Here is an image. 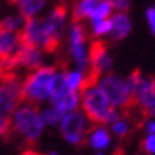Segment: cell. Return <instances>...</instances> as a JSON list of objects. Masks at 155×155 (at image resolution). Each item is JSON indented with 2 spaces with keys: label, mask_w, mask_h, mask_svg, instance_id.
<instances>
[{
  "label": "cell",
  "mask_w": 155,
  "mask_h": 155,
  "mask_svg": "<svg viewBox=\"0 0 155 155\" xmlns=\"http://www.w3.org/2000/svg\"><path fill=\"white\" fill-rule=\"evenodd\" d=\"M111 132H112L114 136L119 137V139H123L130 132V122L126 119L125 116H119L115 122L111 123Z\"/></svg>",
  "instance_id": "21"
},
{
  "label": "cell",
  "mask_w": 155,
  "mask_h": 155,
  "mask_svg": "<svg viewBox=\"0 0 155 155\" xmlns=\"http://www.w3.org/2000/svg\"><path fill=\"white\" fill-rule=\"evenodd\" d=\"M11 130V120H10L8 115L0 114V137L8 134V132Z\"/></svg>",
  "instance_id": "25"
},
{
  "label": "cell",
  "mask_w": 155,
  "mask_h": 155,
  "mask_svg": "<svg viewBox=\"0 0 155 155\" xmlns=\"http://www.w3.org/2000/svg\"><path fill=\"white\" fill-rule=\"evenodd\" d=\"M26 19L22 15H11L0 19V31L7 32H21Z\"/></svg>",
  "instance_id": "18"
},
{
  "label": "cell",
  "mask_w": 155,
  "mask_h": 155,
  "mask_svg": "<svg viewBox=\"0 0 155 155\" xmlns=\"http://www.w3.org/2000/svg\"><path fill=\"white\" fill-rule=\"evenodd\" d=\"M65 83L67 87L72 91H78L81 93L87 84H90V78L89 74L81 69H72V71H67V76H65Z\"/></svg>",
  "instance_id": "15"
},
{
  "label": "cell",
  "mask_w": 155,
  "mask_h": 155,
  "mask_svg": "<svg viewBox=\"0 0 155 155\" xmlns=\"http://www.w3.org/2000/svg\"><path fill=\"white\" fill-rule=\"evenodd\" d=\"M7 2H8L10 4H18L21 0H7Z\"/></svg>",
  "instance_id": "29"
},
{
  "label": "cell",
  "mask_w": 155,
  "mask_h": 155,
  "mask_svg": "<svg viewBox=\"0 0 155 155\" xmlns=\"http://www.w3.org/2000/svg\"><path fill=\"white\" fill-rule=\"evenodd\" d=\"M81 110L94 125H111L120 115V111L114 108L97 83H90L81 91Z\"/></svg>",
  "instance_id": "1"
},
{
  "label": "cell",
  "mask_w": 155,
  "mask_h": 155,
  "mask_svg": "<svg viewBox=\"0 0 155 155\" xmlns=\"http://www.w3.org/2000/svg\"><path fill=\"white\" fill-rule=\"evenodd\" d=\"M10 120L11 129L29 144L38 141L46 130L40 108L28 101H22L17 107L10 115Z\"/></svg>",
  "instance_id": "2"
},
{
  "label": "cell",
  "mask_w": 155,
  "mask_h": 155,
  "mask_svg": "<svg viewBox=\"0 0 155 155\" xmlns=\"http://www.w3.org/2000/svg\"><path fill=\"white\" fill-rule=\"evenodd\" d=\"M47 155H61V154H60V152H57V151H50Z\"/></svg>",
  "instance_id": "30"
},
{
  "label": "cell",
  "mask_w": 155,
  "mask_h": 155,
  "mask_svg": "<svg viewBox=\"0 0 155 155\" xmlns=\"http://www.w3.org/2000/svg\"><path fill=\"white\" fill-rule=\"evenodd\" d=\"M112 134L105 125H94L90 127L86 137V143L96 151H104L111 145Z\"/></svg>",
  "instance_id": "12"
},
{
  "label": "cell",
  "mask_w": 155,
  "mask_h": 155,
  "mask_svg": "<svg viewBox=\"0 0 155 155\" xmlns=\"http://www.w3.org/2000/svg\"><path fill=\"white\" fill-rule=\"evenodd\" d=\"M91 26H93V36L103 38V36L111 33V31H112V21H111V18H105L98 21V22L91 24Z\"/></svg>",
  "instance_id": "22"
},
{
  "label": "cell",
  "mask_w": 155,
  "mask_h": 155,
  "mask_svg": "<svg viewBox=\"0 0 155 155\" xmlns=\"http://www.w3.org/2000/svg\"><path fill=\"white\" fill-rule=\"evenodd\" d=\"M0 78V114L10 116L24 101L22 81L15 74H3Z\"/></svg>",
  "instance_id": "7"
},
{
  "label": "cell",
  "mask_w": 155,
  "mask_h": 155,
  "mask_svg": "<svg viewBox=\"0 0 155 155\" xmlns=\"http://www.w3.org/2000/svg\"><path fill=\"white\" fill-rule=\"evenodd\" d=\"M19 155H42L40 152L35 151V150H25V151H22Z\"/></svg>",
  "instance_id": "28"
},
{
  "label": "cell",
  "mask_w": 155,
  "mask_h": 155,
  "mask_svg": "<svg viewBox=\"0 0 155 155\" xmlns=\"http://www.w3.org/2000/svg\"><path fill=\"white\" fill-rule=\"evenodd\" d=\"M145 17H147V21H148V26L151 29L152 35L155 36V4L150 8H147L145 11Z\"/></svg>",
  "instance_id": "26"
},
{
  "label": "cell",
  "mask_w": 155,
  "mask_h": 155,
  "mask_svg": "<svg viewBox=\"0 0 155 155\" xmlns=\"http://www.w3.org/2000/svg\"><path fill=\"white\" fill-rule=\"evenodd\" d=\"M21 46V35L19 32H7L0 31V57L3 60L17 54Z\"/></svg>",
  "instance_id": "14"
},
{
  "label": "cell",
  "mask_w": 155,
  "mask_h": 155,
  "mask_svg": "<svg viewBox=\"0 0 155 155\" xmlns=\"http://www.w3.org/2000/svg\"><path fill=\"white\" fill-rule=\"evenodd\" d=\"M96 155H105V154H104L103 151H97V154H96Z\"/></svg>",
  "instance_id": "32"
},
{
  "label": "cell",
  "mask_w": 155,
  "mask_h": 155,
  "mask_svg": "<svg viewBox=\"0 0 155 155\" xmlns=\"http://www.w3.org/2000/svg\"><path fill=\"white\" fill-rule=\"evenodd\" d=\"M48 104L55 107L61 114H68L81 108V93L72 91L68 87H62L53 91Z\"/></svg>",
  "instance_id": "10"
},
{
  "label": "cell",
  "mask_w": 155,
  "mask_h": 155,
  "mask_svg": "<svg viewBox=\"0 0 155 155\" xmlns=\"http://www.w3.org/2000/svg\"><path fill=\"white\" fill-rule=\"evenodd\" d=\"M103 0H79L72 10V22H81L84 18H89Z\"/></svg>",
  "instance_id": "16"
},
{
  "label": "cell",
  "mask_w": 155,
  "mask_h": 155,
  "mask_svg": "<svg viewBox=\"0 0 155 155\" xmlns=\"http://www.w3.org/2000/svg\"><path fill=\"white\" fill-rule=\"evenodd\" d=\"M89 57H90V69L89 78L91 83H97L101 76L111 74L114 67L112 55L108 53L107 43L103 40H96L89 47Z\"/></svg>",
  "instance_id": "8"
},
{
  "label": "cell",
  "mask_w": 155,
  "mask_h": 155,
  "mask_svg": "<svg viewBox=\"0 0 155 155\" xmlns=\"http://www.w3.org/2000/svg\"><path fill=\"white\" fill-rule=\"evenodd\" d=\"M19 35H21V42L22 43L42 48L43 51L54 53L60 47L53 42L50 35H48L45 19L35 18V17L26 19L25 25H24L22 31L19 32Z\"/></svg>",
  "instance_id": "6"
},
{
  "label": "cell",
  "mask_w": 155,
  "mask_h": 155,
  "mask_svg": "<svg viewBox=\"0 0 155 155\" xmlns=\"http://www.w3.org/2000/svg\"><path fill=\"white\" fill-rule=\"evenodd\" d=\"M134 107L144 118H155V79L150 76L140 78L134 93Z\"/></svg>",
  "instance_id": "9"
},
{
  "label": "cell",
  "mask_w": 155,
  "mask_h": 155,
  "mask_svg": "<svg viewBox=\"0 0 155 155\" xmlns=\"http://www.w3.org/2000/svg\"><path fill=\"white\" fill-rule=\"evenodd\" d=\"M143 150L150 155H155V134H147L143 140Z\"/></svg>",
  "instance_id": "23"
},
{
  "label": "cell",
  "mask_w": 155,
  "mask_h": 155,
  "mask_svg": "<svg viewBox=\"0 0 155 155\" xmlns=\"http://www.w3.org/2000/svg\"><path fill=\"white\" fill-rule=\"evenodd\" d=\"M91 123L84 112L79 108L76 111L68 112L62 116V119L58 123V130L61 133L62 139L71 145H81L86 143L87 133L90 130Z\"/></svg>",
  "instance_id": "5"
},
{
  "label": "cell",
  "mask_w": 155,
  "mask_h": 155,
  "mask_svg": "<svg viewBox=\"0 0 155 155\" xmlns=\"http://www.w3.org/2000/svg\"><path fill=\"white\" fill-rule=\"evenodd\" d=\"M3 62H4V60L0 57V71H2V68H3Z\"/></svg>",
  "instance_id": "31"
},
{
  "label": "cell",
  "mask_w": 155,
  "mask_h": 155,
  "mask_svg": "<svg viewBox=\"0 0 155 155\" xmlns=\"http://www.w3.org/2000/svg\"><path fill=\"white\" fill-rule=\"evenodd\" d=\"M42 111V118H43V122H45L46 127H54V126H58L60 120L62 119L64 114H61L60 111L53 107L51 104H48L47 107H45Z\"/></svg>",
  "instance_id": "19"
},
{
  "label": "cell",
  "mask_w": 155,
  "mask_h": 155,
  "mask_svg": "<svg viewBox=\"0 0 155 155\" xmlns=\"http://www.w3.org/2000/svg\"><path fill=\"white\" fill-rule=\"evenodd\" d=\"M112 4V8L116 10L118 13H127L130 8V0H110Z\"/></svg>",
  "instance_id": "24"
},
{
  "label": "cell",
  "mask_w": 155,
  "mask_h": 155,
  "mask_svg": "<svg viewBox=\"0 0 155 155\" xmlns=\"http://www.w3.org/2000/svg\"><path fill=\"white\" fill-rule=\"evenodd\" d=\"M112 21V31L110 33L111 40L119 42L122 39L127 38L132 32V21L127 13H116L111 17Z\"/></svg>",
  "instance_id": "13"
},
{
  "label": "cell",
  "mask_w": 155,
  "mask_h": 155,
  "mask_svg": "<svg viewBox=\"0 0 155 155\" xmlns=\"http://www.w3.org/2000/svg\"><path fill=\"white\" fill-rule=\"evenodd\" d=\"M46 0H21L19 6V15H22L25 19L33 18L40 10L45 7Z\"/></svg>",
  "instance_id": "17"
},
{
  "label": "cell",
  "mask_w": 155,
  "mask_h": 155,
  "mask_svg": "<svg viewBox=\"0 0 155 155\" xmlns=\"http://www.w3.org/2000/svg\"><path fill=\"white\" fill-rule=\"evenodd\" d=\"M97 86L103 90L111 105L116 110H129L134 107V90L127 78L107 74L97 81Z\"/></svg>",
  "instance_id": "4"
},
{
  "label": "cell",
  "mask_w": 155,
  "mask_h": 155,
  "mask_svg": "<svg viewBox=\"0 0 155 155\" xmlns=\"http://www.w3.org/2000/svg\"><path fill=\"white\" fill-rule=\"evenodd\" d=\"M57 68L51 65H42L33 69L22 79V98L24 101L36 105L48 103L53 93V79Z\"/></svg>",
  "instance_id": "3"
},
{
  "label": "cell",
  "mask_w": 155,
  "mask_h": 155,
  "mask_svg": "<svg viewBox=\"0 0 155 155\" xmlns=\"http://www.w3.org/2000/svg\"><path fill=\"white\" fill-rule=\"evenodd\" d=\"M144 130L147 134H155V118H148L144 122Z\"/></svg>",
  "instance_id": "27"
},
{
  "label": "cell",
  "mask_w": 155,
  "mask_h": 155,
  "mask_svg": "<svg viewBox=\"0 0 155 155\" xmlns=\"http://www.w3.org/2000/svg\"><path fill=\"white\" fill-rule=\"evenodd\" d=\"M112 4L110 3V0H103L98 6L94 8V11L90 14L89 19L90 22L94 24V22H98L101 19H105V18H110L111 13H112Z\"/></svg>",
  "instance_id": "20"
},
{
  "label": "cell",
  "mask_w": 155,
  "mask_h": 155,
  "mask_svg": "<svg viewBox=\"0 0 155 155\" xmlns=\"http://www.w3.org/2000/svg\"><path fill=\"white\" fill-rule=\"evenodd\" d=\"M47 32L51 38V40L57 46L61 45V39L65 31V22H67V7L57 6L51 10V13L45 19Z\"/></svg>",
  "instance_id": "11"
}]
</instances>
